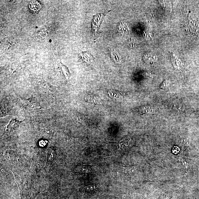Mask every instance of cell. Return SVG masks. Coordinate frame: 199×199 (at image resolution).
Here are the masks:
<instances>
[{
    "mask_svg": "<svg viewBox=\"0 0 199 199\" xmlns=\"http://www.w3.org/2000/svg\"><path fill=\"white\" fill-rule=\"evenodd\" d=\"M111 56L116 63H119L121 62V56L115 50H111Z\"/></svg>",
    "mask_w": 199,
    "mask_h": 199,
    "instance_id": "obj_8",
    "label": "cell"
},
{
    "mask_svg": "<svg viewBox=\"0 0 199 199\" xmlns=\"http://www.w3.org/2000/svg\"><path fill=\"white\" fill-rule=\"evenodd\" d=\"M30 9L34 12H38L41 8V4L38 1H33L30 5Z\"/></svg>",
    "mask_w": 199,
    "mask_h": 199,
    "instance_id": "obj_5",
    "label": "cell"
},
{
    "mask_svg": "<svg viewBox=\"0 0 199 199\" xmlns=\"http://www.w3.org/2000/svg\"><path fill=\"white\" fill-rule=\"evenodd\" d=\"M81 58L84 62L87 63H91L94 59L92 55L87 52L82 53L81 54Z\"/></svg>",
    "mask_w": 199,
    "mask_h": 199,
    "instance_id": "obj_4",
    "label": "cell"
},
{
    "mask_svg": "<svg viewBox=\"0 0 199 199\" xmlns=\"http://www.w3.org/2000/svg\"><path fill=\"white\" fill-rule=\"evenodd\" d=\"M168 84V82L167 80H166L164 81V82L162 84L161 88H164V87H165Z\"/></svg>",
    "mask_w": 199,
    "mask_h": 199,
    "instance_id": "obj_11",
    "label": "cell"
},
{
    "mask_svg": "<svg viewBox=\"0 0 199 199\" xmlns=\"http://www.w3.org/2000/svg\"><path fill=\"white\" fill-rule=\"evenodd\" d=\"M104 17V15L103 14H98L94 17L92 23V29L94 34L97 33Z\"/></svg>",
    "mask_w": 199,
    "mask_h": 199,
    "instance_id": "obj_1",
    "label": "cell"
},
{
    "mask_svg": "<svg viewBox=\"0 0 199 199\" xmlns=\"http://www.w3.org/2000/svg\"><path fill=\"white\" fill-rule=\"evenodd\" d=\"M20 123V121L16 119H12L7 126V131H12L16 130L18 128Z\"/></svg>",
    "mask_w": 199,
    "mask_h": 199,
    "instance_id": "obj_2",
    "label": "cell"
},
{
    "mask_svg": "<svg viewBox=\"0 0 199 199\" xmlns=\"http://www.w3.org/2000/svg\"><path fill=\"white\" fill-rule=\"evenodd\" d=\"M55 154H56V152H55V150L53 149H50L48 150L47 163L50 164L53 162L55 158Z\"/></svg>",
    "mask_w": 199,
    "mask_h": 199,
    "instance_id": "obj_7",
    "label": "cell"
},
{
    "mask_svg": "<svg viewBox=\"0 0 199 199\" xmlns=\"http://www.w3.org/2000/svg\"><path fill=\"white\" fill-rule=\"evenodd\" d=\"M171 60L173 64V65L175 67L178 69H180L181 67H182V63L178 59L177 57H176L174 54H172L171 56Z\"/></svg>",
    "mask_w": 199,
    "mask_h": 199,
    "instance_id": "obj_6",
    "label": "cell"
},
{
    "mask_svg": "<svg viewBox=\"0 0 199 199\" xmlns=\"http://www.w3.org/2000/svg\"><path fill=\"white\" fill-rule=\"evenodd\" d=\"M67 68L63 66L62 69V70L63 71V72L64 73L65 75L66 76V77H69V73L67 72Z\"/></svg>",
    "mask_w": 199,
    "mask_h": 199,
    "instance_id": "obj_10",
    "label": "cell"
},
{
    "mask_svg": "<svg viewBox=\"0 0 199 199\" xmlns=\"http://www.w3.org/2000/svg\"><path fill=\"white\" fill-rule=\"evenodd\" d=\"M129 140L127 138L123 139V140H121V141L119 142V146L122 148H125V147L127 146L129 142Z\"/></svg>",
    "mask_w": 199,
    "mask_h": 199,
    "instance_id": "obj_9",
    "label": "cell"
},
{
    "mask_svg": "<svg viewBox=\"0 0 199 199\" xmlns=\"http://www.w3.org/2000/svg\"><path fill=\"white\" fill-rule=\"evenodd\" d=\"M89 170L88 166L81 165L77 166L76 167L74 170V172L76 173L81 174L88 173Z\"/></svg>",
    "mask_w": 199,
    "mask_h": 199,
    "instance_id": "obj_3",
    "label": "cell"
}]
</instances>
